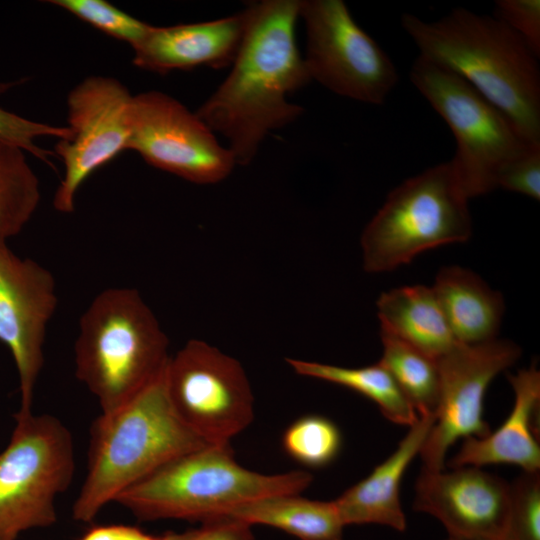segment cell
<instances>
[{"label": "cell", "mask_w": 540, "mask_h": 540, "mask_svg": "<svg viewBox=\"0 0 540 540\" xmlns=\"http://www.w3.org/2000/svg\"><path fill=\"white\" fill-rule=\"evenodd\" d=\"M9 85L0 84V92ZM70 131L65 126H54L35 122L0 108V139L20 147L34 157L50 164L53 153L39 147L35 139L41 136H52L59 139L68 138Z\"/></svg>", "instance_id": "obj_28"}, {"label": "cell", "mask_w": 540, "mask_h": 540, "mask_svg": "<svg viewBox=\"0 0 540 540\" xmlns=\"http://www.w3.org/2000/svg\"><path fill=\"white\" fill-rule=\"evenodd\" d=\"M434 423V415L418 416L396 450L357 484L334 500L345 526L379 524L406 529L400 487L406 469L420 453Z\"/></svg>", "instance_id": "obj_18"}, {"label": "cell", "mask_w": 540, "mask_h": 540, "mask_svg": "<svg viewBox=\"0 0 540 540\" xmlns=\"http://www.w3.org/2000/svg\"><path fill=\"white\" fill-rule=\"evenodd\" d=\"M299 6V0L247 6V27L232 70L196 112L228 140L236 164H249L270 131L303 112L287 100L311 81L295 36Z\"/></svg>", "instance_id": "obj_1"}, {"label": "cell", "mask_w": 540, "mask_h": 540, "mask_svg": "<svg viewBox=\"0 0 540 540\" xmlns=\"http://www.w3.org/2000/svg\"><path fill=\"white\" fill-rule=\"evenodd\" d=\"M248 21L247 9L234 15L199 23L154 27L134 50L138 68L166 74L198 66L220 69L232 64Z\"/></svg>", "instance_id": "obj_16"}, {"label": "cell", "mask_w": 540, "mask_h": 540, "mask_svg": "<svg viewBox=\"0 0 540 540\" xmlns=\"http://www.w3.org/2000/svg\"><path fill=\"white\" fill-rule=\"evenodd\" d=\"M224 516L249 525L274 527L300 540H343V524L334 501L310 500L300 494L259 498L228 511Z\"/></svg>", "instance_id": "obj_21"}, {"label": "cell", "mask_w": 540, "mask_h": 540, "mask_svg": "<svg viewBox=\"0 0 540 540\" xmlns=\"http://www.w3.org/2000/svg\"><path fill=\"white\" fill-rule=\"evenodd\" d=\"M25 151L0 139V236L17 235L40 201L39 180Z\"/></svg>", "instance_id": "obj_24"}, {"label": "cell", "mask_w": 540, "mask_h": 540, "mask_svg": "<svg viewBox=\"0 0 540 540\" xmlns=\"http://www.w3.org/2000/svg\"><path fill=\"white\" fill-rule=\"evenodd\" d=\"M496 188L520 193L535 200L540 199V144L529 146L498 171Z\"/></svg>", "instance_id": "obj_29"}, {"label": "cell", "mask_w": 540, "mask_h": 540, "mask_svg": "<svg viewBox=\"0 0 540 540\" xmlns=\"http://www.w3.org/2000/svg\"><path fill=\"white\" fill-rule=\"evenodd\" d=\"M79 540H161L160 535H152L130 525L111 524L93 526Z\"/></svg>", "instance_id": "obj_32"}, {"label": "cell", "mask_w": 540, "mask_h": 540, "mask_svg": "<svg viewBox=\"0 0 540 540\" xmlns=\"http://www.w3.org/2000/svg\"><path fill=\"white\" fill-rule=\"evenodd\" d=\"M132 97L125 85L106 76H90L70 91V135L55 145L64 164V176L53 198L57 211L72 213L82 183L128 149Z\"/></svg>", "instance_id": "obj_13"}, {"label": "cell", "mask_w": 540, "mask_h": 540, "mask_svg": "<svg viewBox=\"0 0 540 540\" xmlns=\"http://www.w3.org/2000/svg\"><path fill=\"white\" fill-rule=\"evenodd\" d=\"M57 302L52 273L34 260L17 256L0 236V342L9 349L18 373L17 413L32 412L44 364L46 328Z\"/></svg>", "instance_id": "obj_14"}, {"label": "cell", "mask_w": 540, "mask_h": 540, "mask_svg": "<svg viewBox=\"0 0 540 540\" xmlns=\"http://www.w3.org/2000/svg\"><path fill=\"white\" fill-rule=\"evenodd\" d=\"M401 25L421 57L457 73L540 143V68L525 41L494 16L465 8L426 22L405 13Z\"/></svg>", "instance_id": "obj_2"}, {"label": "cell", "mask_w": 540, "mask_h": 540, "mask_svg": "<svg viewBox=\"0 0 540 540\" xmlns=\"http://www.w3.org/2000/svg\"><path fill=\"white\" fill-rule=\"evenodd\" d=\"M299 375L351 389L377 404L383 416L393 423L411 426L418 415L388 370L379 362L348 368L314 361L286 358Z\"/></svg>", "instance_id": "obj_22"}, {"label": "cell", "mask_w": 540, "mask_h": 540, "mask_svg": "<svg viewBox=\"0 0 540 540\" xmlns=\"http://www.w3.org/2000/svg\"><path fill=\"white\" fill-rule=\"evenodd\" d=\"M504 540H540V472H524L510 483Z\"/></svg>", "instance_id": "obj_27"}, {"label": "cell", "mask_w": 540, "mask_h": 540, "mask_svg": "<svg viewBox=\"0 0 540 540\" xmlns=\"http://www.w3.org/2000/svg\"><path fill=\"white\" fill-rule=\"evenodd\" d=\"M94 28L136 47L146 37L151 25L132 17L104 0H52Z\"/></svg>", "instance_id": "obj_26"}, {"label": "cell", "mask_w": 540, "mask_h": 540, "mask_svg": "<svg viewBox=\"0 0 540 540\" xmlns=\"http://www.w3.org/2000/svg\"><path fill=\"white\" fill-rule=\"evenodd\" d=\"M381 330L434 358L457 343L432 287L403 286L383 292L376 301Z\"/></svg>", "instance_id": "obj_20"}, {"label": "cell", "mask_w": 540, "mask_h": 540, "mask_svg": "<svg viewBox=\"0 0 540 540\" xmlns=\"http://www.w3.org/2000/svg\"><path fill=\"white\" fill-rule=\"evenodd\" d=\"M168 338L138 291L109 288L80 319L75 375L109 413L136 396L165 369Z\"/></svg>", "instance_id": "obj_5"}, {"label": "cell", "mask_w": 540, "mask_h": 540, "mask_svg": "<svg viewBox=\"0 0 540 540\" xmlns=\"http://www.w3.org/2000/svg\"><path fill=\"white\" fill-rule=\"evenodd\" d=\"M165 382L177 416L210 445L230 446L254 419V396L242 365L205 341L189 340L169 357Z\"/></svg>", "instance_id": "obj_9"}, {"label": "cell", "mask_w": 540, "mask_h": 540, "mask_svg": "<svg viewBox=\"0 0 540 540\" xmlns=\"http://www.w3.org/2000/svg\"><path fill=\"white\" fill-rule=\"evenodd\" d=\"M251 525L227 516L212 518L197 528L183 532L168 531L161 540H254Z\"/></svg>", "instance_id": "obj_31"}, {"label": "cell", "mask_w": 540, "mask_h": 540, "mask_svg": "<svg viewBox=\"0 0 540 540\" xmlns=\"http://www.w3.org/2000/svg\"><path fill=\"white\" fill-rule=\"evenodd\" d=\"M468 200L451 161L402 182L362 232L364 270L392 271L424 251L467 241L472 234Z\"/></svg>", "instance_id": "obj_6"}, {"label": "cell", "mask_w": 540, "mask_h": 540, "mask_svg": "<svg viewBox=\"0 0 540 540\" xmlns=\"http://www.w3.org/2000/svg\"><path fill=\"white\" fill-rule=\"evenodd\" d=\"M410 79L455 137L450 161L469 199L496 189L499 169L540 144L528 141L500 109L450 69L418 56Z\"/></svg>", "instance_id": "obj_7"}, {"label": "cell", "mask_w": 540, "mask_h": 540, "mask_svg": "<svg viewBox=\"0 0 540 540\" xmlns=\"http://www.w3.org/2000/svg\"><path fill=\"white\" fill-rule=\"evenodd\" d=\"M165 369L132 399L93 421L87 473L72 508L74 520L92 522L132 485L171 460L210 445L174 411Z\"/></svg>", "instance_id": "obj_3"}, {"label": "cell", "mask_w": 540, "mask_h": 540, "mask_svg": "<svg viewBox=\"0 0 540 540\" xmlns=\"http://www.w3.org/2000/svg\"><path fill=\"white\" fill-rule=\"evenodd\" d=\"M380 335L383 350L379 363L391 374L418 416L434 415L440 384L438 358L388 332L381 330Z\"/></svg>", "instance_id": "obj_23"}, {"label": "cell", "mask_w": 540, "mask_h": 540, "mask_svg": "<svg viewBox=\"0 0 540 540\" xmlns=\"http://www.w3.org/2000/svg\"><path fill=\"white\" fill-rule=\"evenodd\" d=\"M514 391L513 408L494 432L483 438H466L449 462L450 468L511 464L524 472L540 470V446L536 437V411L540 404V372L536 365L508 374Z\"/></svg>", "instance_id": "obj_17"}, {"label": "cell", "mask_w": 540, "mask_h": 540, "mask_svg": "<svg viewBox=\"0 0 540 540\" xmlns=\"http://www.w3.org/2000/svg\"><path fill=\"white\" fill-rule=\"evenodd\" d=\"M128 149L150 165L196 184L224 180L236 165L229 148L183 104L159 91L132 97Z\"/></svg>", "instance_id": "obj_12"}, {"label": "cell", "mask_w": 540, "mask_h": 540, "mask_svg": "<svg viewBox=\"0 0 540 540\" xmlns=\"http://www.w3.org/2000/svg\"><path fill=\"white\" fill-rule=\"evenodd\" d=\"M0 453V540H17L57 521L55 501L74 476L70 431L55 416L16 413Z\"/></svg>", "instance_id": "obj_8"}, {"label": "cell", "mask_w": 540, "mask_h": 540, "mask_svg": "<svg viewBox=\"0 0 540 540\" xmlns=\"http://www.w3.org/2000/svg\"><path fill=\"white\" fill-rule=\"evenodd\" d=\"M286 454L311 468L324 467L338 456L342 436L338 426L321 415H306L287 427L282 437Z\"/></svg>", "instance_id": "obj_25"}, {"label": "cell", "mask_w": 540, "mask_h": 540, "mask_svg": "<svg viewBox=\"0 0 540 540\" xmlns=\"http://www.w3.org/2000/svg\"><path fill=\"white\" fill-rule=\"evenodd\" d=\"M304 62L311 80L356 101L383 104L398 81L388 55L354 21L342 0H302Z\"/></svg>", "instance_id": "obj_10"}, {"label": "cell", "mask_w": 540, "mask_h": 540, "mask_svg": "<svg viewBox=\"0 0 540 540\" xmlns=\"http://www.w3.org/2000/svg\"><path fill=\"white\" fill-rule=\"evenodd\" d=\"M510 483L481 467L422 468L413 508L438 519L449 537L505 539Z\"/></svg>", "instance_id": "obj_15"}, {"label": "cell", "mask_w": 540, "mask_h": 540, "mask_svg": "<svg viewBox=\"0 0 540 540\" xmlns=\"http://www.w3.org/2000/svg\"><path fill=\"white\" fill-rule=\"evenodd\" d=\"M493 16L514 30L540 57V1L498 0Z\"/></svg>", "instance_id": "obj_30"}, {"label": "cell", "mask_w": 540, "mask_h": 540, "mask_svg": "<svg viewBox=\"0 0 540 540\" xmlns=\"http://www.w3.org/2000/svg\"><path fill=\"white\" fill-rule=\"evenodd\" d=\"M313 476L296 470L262 474L236 462L230 446L187 452L132 485L114 502L141 521L205 522L244 503L279 494H301Z\"/></svg>", "instance_id": "obj_4"}, {"label": "cell", "mask_w": 540, "mask_h": 540, "mask_svg": "<svg viewBox=\"0 0 540 540\" xmlns=\"http://www.w3.org/2000/svg\"><path fill=\"white\" fill-rule=\"evenodd\" d=\"M521 352L513 341L496 338L473 345L457 342L437 359L439 394L434 423L419 453L423 468L444 470L446 454L456 440L483 438L491 432L483 419L485 392Z\"/></svg>", "instance_id": "obj_11"}, {"label": "cell", "mask_w": 540, "mask_h": 540, "mask_svg": "<svg viewBox=\"0 0 540 540\" xmlns=\"http://www.w3.org/2000/svg\"><path fill=\"white\" fill-rule=\"evenodd\" d=\"M446 540H503V539H488V538L459 539V538H453V537L448 536Z\"/></svg>", "instance_id": "obj_33"}, {"label": "cell", "mask_w": 540, "mask_h": 540, "mask_svg": "<svg viewBox=\"0 0 540 540\" xmlns=\"http://www.w3.org/2000/svg\"><path fill=\"white\" fill-rule=\"evenodd\" d=\"M431 287L457 342L473 345L497 338L504 299L480 276L466 268L448 266L439 270Z\"/></svg>", "instance_id": "obj_19"}]
</instances>
